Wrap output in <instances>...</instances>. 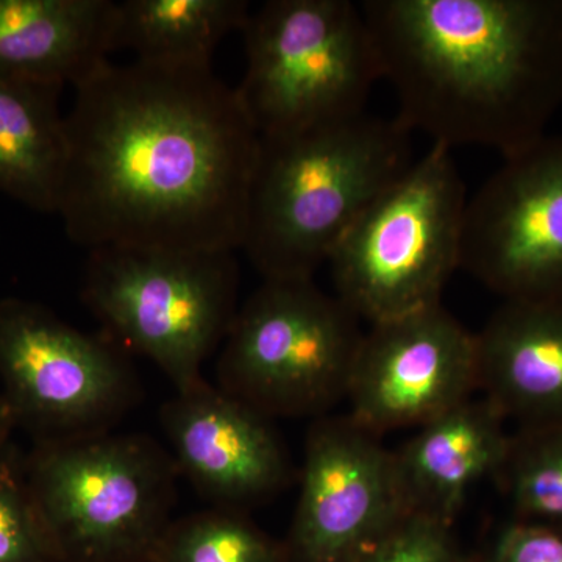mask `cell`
<instances>
[{"label":"cell","mask_w":562,"mask_h":562,"mask_svg":"<svg viewBox=\"0 0 562 562\" xmlns=\"http://www.w3.org/2000/svg\"><path fill=\"white\" fill-rule=\"evenodd\" d=\"M160 425L180 476L216 508L250 513L297 476L271 417L203 376L162 403Z\"/></svg>","instance_id":"cell-13"},{"label":"cell","mask_w":562,"mask_h":562,"mask_svg":"<svg viewBox=\"0 0 562 562\" xmlns=\"http://www.w3.org/2000/svg\"><path fill=\"white\" fill-rule=\"evenodd\" d=\"M358 562H476L462 549L453 525L405 514Z\"/></svg>","instance_id":"cell-22"},{"label":"cell","mask_w":562,"mask_h":562,"mask_svg":"<svg viewBox=\"0 0 562 562\" xmlns=\"http://www.w3.org/2000/svg\"><path fill=\"white\" fill-rule=\"evenodd\" d=\"M24 468L58 562H151L176 519L179 469L143 432L35 442Z\"/></svg>","instance_id":"cell-4"},{"label":"cell","mask_w":562,"mask_h":562,"mask_svg":"<svg viewBox=\"0 0 562 562\" xmlns=\"http://www.w3.org/2000/svg\"><path fill=\"white\" fill-rule=\"evenodd\" d=\"M241 32L247 65L236 92L260 136L364 113L382 80L368 22L349 0H269Z\"/></svg>","instance_id":"cell-7"},{"label":"cell","mask_w":562,"mask_h":562,"mask_svg":"<svg viewBox=\"0 0 562 562\" xmlns=\"http://www.w3.org/2000/svg\"><path fill=\"white\" fill-rule=\"evenodd\" d=\"M235 251H88L81 301L125 351L154 361L183 390L202 379L238 313Z\"/></svg>","instance_id":"cell-6"},{"label":"cell","mask_w":562,"mask_h":562,"mask_svg":"<svg viewBox=\"0 0 562 562\" xmlns=\"http://www.w3.org/2000/svg\"><path fill=\"white\" fill-rule=\"evenodd\" d=\"M475 392V333L441 303L369 325L351 371L347 414L382 438L420 427Z\"/></svg>","instance_id":"cell-12"},{"label":"cell","mask_w":562,"mask_h":562,"mask_svg":"<svg viewBox=\"0 0 562 562\" xmlns=\"http://www.w3.org/2000/svg\"><path fill=\"white\" fill-rule=\"evenodd\" d=\"M0 382L35 442L111 431L140 397L127 351L113 339L20 297L0 301Z\"/></svg>","instance_id":"cell-9"},{"label":"cell","mask_w":562,"mask_h":562,"mask_svg":"<svg viewBox=\"0 0 562 562\" xmlns=\"http://www.w3.org/2000/svg\"><path fill=\"white\" fill-rule=\"evenodd\" d=\"M65 116L58 216L76 246L241 249L260 135L211 66L106 63Z\"/></svg>","instance_id":"cell-1"},{"label":"cell","mask_w":562,"mask_h":562,"mask_svg":"<svg viewBox=\"0 0 562 562\" xmlns=\"http://www.w3.org/2000/svg\"><path fill=\"white\" fill-rule=\"evenodd\" d=\"M61 90L0 76V192L40 213L57 214L68 165Z\"/></svg>","instance_id":"cell-17"},{"label":"cell","mask_w":562,"mask_h":562,"mask_svg":"<svg viewBox=\"0 0 562 562\" xmlns=\"http://www.w3.org/2000/svg\"><path fill=\"white\" fill-rule=\"evenodd\" d=\"M286 562H358L405 514L392 450L349 414L313 419Z\"/></svg>","instance_id":"cell-11"},{"label":"cell","mask_w":562,"mask_h":562,"mask_svg":"<svg viewBox=\"0 0 562 562\" xmlns=\"http://www.w3.org/2000/svg\"><path fill=\"white\" fill-rule=\"evenodd\" d=\"M514 519L562 530V425L520 428L495 475Z\"/></svg>","instance_id":"cell-20"},{"label":"cell","mask_w":562,"mask_h":562,"mask_svg":"<svg viewBox=\"0 0 562 562\" xmlns=\"http://www.w3.org/2000/svg\"><path fill=\"white\" fill-rule=\"evenodd\" d=\"M460 269L503 302L562 308V138L503 158L468 199Z\"/></svg>","instance_id":"cell-10"},{"label":"cell","mask_w":562,"mask_h":562,"mask_svg":"<svg viewBox=\"0 0 562 562\" xmlns=\"http://www.w3.org/2000/svg\"><path fill=\"white\" fill-rule=\"evenodd\" d=\"M250 11L246 0H122L113 49L155 65L211 66L221 41L241 32Z\"/></svg>","instance_id":"cell-18"},{"label":"cell","mask_w":562,"mask_h":562,"mask_svg":"<svg viewBox=\"0 0 562 562\" xmlns=\"http://www.w3.org/2000/svg\"><path fill=\"white\" fill-rule=\"evenodd\" d=\"M18 420L3 395L0 394V452L10 446L11 435L16 430Z\"/></svg>","instance_id":"cell-24"},{"label":"cell","mask_w":562,"mask_h":562,"mask_svg":"<svg viewBox=\"0 0 562 562\" xmlns=\"http://www.w3.org/2000/svg\"><path fill=\"white\" fill-rule=\"evenodd\" d=\"M114 0H0V76L74 88L109 63Z\"/></svg>","instance_id":"cell-16"},{"label":"cell","mask_w":562,"mask_h":562,"mask_svg":"<svg viewBox=\"0 0 562 562\" xmlns=\"http://www.w3.org/2000/svg\"><path fill=\"white\" fill-rule=\"evenodd\" d=\"M0 562H58L11 443L0 452Z\"/></svg>","instance_id":"cell-21"},{"label":"cell","mask_w":562,"mask_h":562,"mask_svg":"<svg viewBox=\"0 0 562 562\" xmlns=\"http://www.w3.org/2000/svg\"><path fill=\"white\" fill-rule=\"evenodd\" d=\"M505 424L482 395L417 427L392 450L405 512L454 525L473 486L501 471L512 442Z\"/></svg>","instance_id":"cell-14"},{"label":"cell","mask_w":562,"mask_h":562,"mask_svg":"<svg viewBox=\"0 0 562 562\" xmlns=\"http://www.w3.org/2000/svg\"><path fill=\"white\" fill-rule=\"evenodd\" d=\"M362 336L314 279L262 280L222 342L216 384L272 420L317 419L346 401Z\"/></svg>","instance_id":"cell-8"},{"label":"cell","mask_w":562,"mask_h":562,"mask_svg":"<svg viewBox=\"0 0 562 562\" xmlns=\"http://www.w3.org/2000/svg\"><path fill=\"white\" fill-rule=\"evenodd\" d=\"M408 132L512 157L562 106V0H364Z\"/></svg>","instance_id":"cell-2"},{"label":"cell","mask_w":562,"mask_h":562,"mask_svg":"<svg viewBox=\"0 0 562 562\" xmlns=\"http://www.w3.org/2000/svg\"><path fill=\"white\" fill-rule=\"evenodd\" d=\"M412 132L368 111L260 136L241 250L262 280L314 279L362 213L408 171Z\"/></svg>","instance_id":"cell-3"},{"label":"cell","mask_w":562,"mask_h":562,"mask_svg":"<svg viewBox=\"0 0 562 562\" xmlns=\"http://www.w3.org/2000/svg\"><path fill=\"white\" fill-rule=\"evenodd\" d=\"M468 199L452 150L432 144L333 250L336 297L369 325L441 305L460 269Z\"/></svg>","instance_id":"cell-5"},{"label":"cell","mask_w":562,"mask_h":562,"mask_svg":"<svg viewBox=\"0 0 562 562\" xmlns=\"http://www.w3.org/2000/svg\"><path fill=\"white\" fill-rule=\"evenodd\" d=\"M151 562H286L283 542L250 513L211 508L173 519Z\"/></svg>","instance_id":"cell-19"},{"label":"cell","mask_w":562,"mask_h":562,"mask_svg":"<svg viewBox=\"0 0 562 562\" xmlns=\"http://www.w3.org/2000/svg\"><path fill=\"white\" fill-rule=\"evenodd\" d=\"M475 342L479 391L506 420L562 425V308L503 302Z\"/></svg>","instance_id":"cell-15"},{"label":"cell","mask_w":562,"mask_h":562,"mask_svg":"<svg viewBox=\"0 0 562 562\" xmlns=\"http://www.w3.org/2000/svg\"><path fill=\"white\" fill-rule=\"evenodd\" d=\"M476 562H562V530L513 519L475 557Z\"/></svg>","instance_id":"cell-23"}]
</instances>
